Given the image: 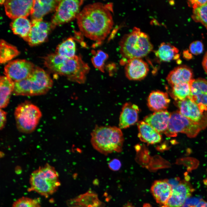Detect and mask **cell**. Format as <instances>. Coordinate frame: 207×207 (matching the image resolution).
Here are the masks:
<instances>
[{"label": "cell", "instance_id": "cell-37", "mask_svg": "<svg viewBox=\"0 0 207 207\" xmlns=\"http://www.w3.org/2000/svg\"><path fill=\"white\" fill-rule=\"evenodd\" d=\"M7 112L1 109H0V129L1 130L5 126L6 120Z\"/></svg>", "mask_w": 207, "mask_h": 207}, {"label": "cell", "instance_id": "cell-41", "mask_svg": "<svg viewBox=\"0 0 207 207\" xmlns=\"http://www.w3.org/2000/svg\"><path fill=\"white\" fill-rule=\"evenodd\" d=\"M143 207H152L149 204L145 203L143 206Z\"/></svg>", "mask_w": 207, "mask_h": 207}, {"label": "cell", "instance_id": "cell-24", "mask_svg": "<svg viewBox=\"0 0 207 207\" xmlns=\"http://www.w3.org/2000/svg\"><path fill=\"white\" fill-rule=\"evenodd\" d=\"M14 82L6 76H1L0 78V107L1 109L6 107L9 103L11 95L13 93Z\"/></svg>", "mask_w": 207, "mask_h": 207}, {"label": "cell", "instance_id": "cell-32", "mask_svg": "<svg viewBox=\"0 0 207 207\" xmlns=\"http://www.w3.org/2000/svg\"><path fill=\"white\" fill-rule=\"evenodd\" d=\"M191 91L192 94H207V80L201 78L194 79L191 85Z\"/></svg>", "mask_w": 207, "mask_h": 207}, {"label": "cell", "instance_id": "cell-42", "mask_svg": "<svg viewBox=\"0 0 207 207\" xmlns=\"http://www.w3.org/2000/svg\"><path fill=\"white\" fill-rule=\"evenodd\" d=\"M5 1V0H0V3L1 4H3V3H4Z\"/></svg>", "mask_w": 207, "mask_h": 207}, {"label": "cell", "instance_id": "cell-11", "mask_svg": "<svg viewBox=\"0 0 207 207\" xmlns=\"http://www.w3.org/2000/svg\"><path fill=\"white\" fill-rule=\"evenodd\" d=\"M34 0H7L4 7L6 14L10 18L26 17L30 14Z\"/></svg>", "mask_w": 207, "mask_h": 207}, {"label": "cell", "instance_id": "cell-10", "mask_svg": "<svg viewBox=\"0 0 207 207\" xmlns=\"http://www.w3.org/2000/svg\"><path fill=\"white\" fill-rule=\"evenodd\" d=\"M35 67L32 63L26 60H16L10 61L5 66L4 74L15 83L27 77Z\"/></svg>", "mask_w": 207, "mask_h": 207}, {"label": "cell", "instance_id": "cell-6", "mask_svg": "<svg viewBox=\"0 0 207 207\" xmlns=\"http://www.w3.org/2000/svg\"><path fill=\"white\" fill-rule=\"evenodd\" d=\"M16 127L21 132L29 133L36 129L42 116L39 109L28 102L19 104L14 113Z\"/></svg>", "mask_w": 207, "mask_h": 207}, {"label": "cell", "instance_id": "cell-13", "mask_svg": "<svg viewBox=\"0 0 207 207\" xmlns=\"http://www.w3.org/2000/svg\"><path fill=\"white\" fill-rule=\"evenodd\" d=\"M180 113L196 122L207 124V114L204 115L197 104L189 97L177 102Z\"/></svg>", "mask_w": 207, "mask_h": 207}, {"label": "cell", "instance_id": "cell-35", "mask_svg": "<svg viewBox=\"0 0 207 207\" xmlns=\"http://www.w3.org/2000/svg\"><path fill=\"white\" fill-rule=\"evenodd\" d=\"M121 164L120 161L117 159L112 160L109 162L108 166L109 168L113 171L118 170L121 166Z\"/></svg>", "mask_w": 207, "mask_h": 207}, {"label": "cell", "instance_id": "cell-36", "mask_svg": "<svg viewBox=\"0 0 207 207\" xmlns=\"http://www.w3.org/2000/svg\"><path fill=\"white\" fill-rule=\"evenodd\" d=\"M206 2L207 0H191L188 1V4L189 6L192 7L193 9Z\"/></svg>", "mask_w": 207, "mask_h": 207}, {"label": "cell", "instance_id": "cell-9", "mask_svg": "<svg viewBox=\"0 0 207 207\" xmlns=\"http://www.w3.org/2000/svg\"><path fill=\"white\" fill-rule=\"evenodd\" d=\"M83 3V0H60L51 22L55 27L76 18Z\"/></svg>", "mask_w": 207, "mask_h": 207}, {"label": "cell", "instance_id": "cell-23", "mask_svg": "<svg viewBox=\"0 0 207 207\" xmlns=\"http://www.w3.org/2000/svg\"><path fill=\"white\" fill-rule=\"evenodd\" d=\"M10 26L14 34L26 41L31 30L32 23L26 17H20L14 19Z\"/></svg>", "mask_w": 207, "mask_h": 207}, {"label": "cell", "instance_id": "cell-29", "mask_svg": "<svg viewBox=\"0 0 207 207\" xmlns=\"http://www.w3.org/2000/svg\"><path fill=\"white\" fill-rule=\"evenodd\" d=\"M191 17L194 21L201 23L207 29V2L193 9Z\"/></svg>", "mask_w": 207, "mask_h": 207}, {"label": "cell", "instance_id": "cell-3", "mask_svg": "<svg viewBox=\"0 0 207 207\" xmlns=\"http://www.w3.org/2000/svg\"><path fill=\"white\" fill-rule=\"evenodd\" d=\"M119 46L120 54L127 60L145 57L153 48L148 35L137 27L134 28L131 32L122 37Z\"/></svg>", "mask_w": 207, "mask_h": 207}, {"label": "cell", "instance_id": "cell-4", "mask_svg": "<svg viewBox=\"0 0 207 207\" xmlns=\"http://www.w3.org/2000/svg\"><path fill=\"white\" fill-rule=\"evenodd\" d=\"M53 81L43 69L36 67L27 77L14 83L13 92L15 95L35 96L46 93L51 88Z\"/></svg>", "mask_w": 207, "mask_h": 207}, {"label": "cell", "instance_id": "cell-14", "mask_svg": "<svg viewBox=\"0 0 207 207\" xmlns=\"http://www.w3.org/2000/svg\"><path fill=\"white\" fill-rule=\"evenodd\" d=\"M126 76L131 80H140L147 75L149 68L147 64L140 58L128 60L125 63Z\"/></svg>", "mask_w": 207, "mask_h": 207}, {"label": "cell", "instance_id": "cell-22", "mask_svg": "<svg viewBox=\"0 0 207 207\" xmlns=\"http://www.w3.org/2000/svg\"><path fill=\"white\" fill-rule=\"evenodd\" d=\"M139 131L138 137L140 140L149 144L160 142L162 139L160 133L144 121L137 123Z\"/></svg>", "mask_w": 207, "mask_h": 207}, {"label": "cell", "instance_id": "cell-8", "mask_svg": "<svg viewBox=\"0 0 207 207\" xmlns=\"http://www.w3.org/2000/svg\"><path fill=\"white\" fill-rule=\"evenodd\" d=\"M88 65L80 55L68 58H66L60 66L57 74L66 76L70 80L76 83L85 82L89 71Z\"/></svg>", "mask_w": 207, "mask_h": 207}, {"label": "cell", "instance_id": "cell-1", "mask_svg": "<svg viewBox=\"0 0 207 207\" xmlns=\"http://www.w3.org/2000/svg\"><path fill=\"white\" fill-rule=\"evenodd\" d=\"M112 11L111 3L96 2L86 5L76 18L79 30L86 37L101 42L108 36L112 28Z\"/></svg>", "mask_w": 207, "mask_h": 207}, {"label": "cell", "instance_id": "cell-19", "mask_svg": "<svg viewBox=\"0 0 207 207\" xmlns=\"http://www.w3.org/2000/svg\"><path fill=\"white\" fill-rule=\"evenodd\" d=\"M170 115L166 110L155 112L146 116L144 121L160 133H164L167 129Z\"/></svg>", "mask_w": 207, "mask_h": 207}, {"label": "cell", "instance_id": "cell-28", "mask_svg": "<svg viewBox=\"0 0 207 207\" xmlns=\"http://www.w3.org/2000/svg\"><path fill=\"white\" fill-rule=\"evenodd\" d=\"M20 53L16 48L7 43L4 40L0 41V62L5 63L18 55Z\"/></svg>", "mask_w": 207, "mask_h": 207}, {"label": "cell", "instance_id": "cell-31", "mask_svg": "<svg viewBox=\"0 0 207 207\" xmlns=\"http://www.w3.org/2000/svg\"><path fill=\"white\" fill-rule=\"evenodd\" d=\"M189 97L197 104L201 112L207 110V94L191 93Z\"/></svg>", "mask_w": 207, "mask_h": 207}, {"label": "cell", "instance_id": "cell-20", "mask_svg": "<svg viewBox=\"0 0 207 207\" xmlns=\"http://www.w3.org/2000/svg\"><path fill=\"white\" fill-rule=\"evenodd\" d=\"M168 94L159 90L152 91L147 99V105L150 109L155 112L166 110L170 102Z\"/></svg>", "mask_w": 207, "mask_h": 207}, {"label": "cell", "instance_id": "cell-2", "mask_svg": "<svg viewBox=\"0 0 207 207\" xmlns=\"http://www.w3.org/2000/svg\"><path fill=\"white\" fill-rule=\"evenodd\" d=\"M124 141L121 129L116 126L96 125L91 133L92 147L105 155L113 152H121Z\"/></svg>", "mask_w": 207, "mask_h": 207}, {"label": "cell", "instance_id": "cell-26", "mask_svg": "<svg viewBox=\"0 0 207 207\" xmlns=\"http://www.w3.org/2000/svg\"><path fill=\"white\" fill-rule=\"evenodd\" d=\"M76 43L74 39L69 37L57 46L55 53L63 57L70 58L76 55Z\"/></svg>", "mask_w": 207, "mask_h": 207}, {"label": "cell", "instance_id": "cell-39", "mask_svg": "<svg viewBox=\"0 0 207 207\" xmlns=\"http://www.w3.org/2000/svg\"><path fill=\"white\" fill-rule=\"evenodd\" d=\"M195 207H207V202L201 201L195 206Z\"/></svg>", "mask_w": 207, "mask_h": 207}, {"label": "cell", "instance_id": "cell-18", "mask_svg": "<svg viewBox=\"0 0 207 207\" xmlns=\"http://www.w3.org/2000/svg\"><path fill=\"white\" fill-rule=\"evenodd\" d=\"M139 111L137 105L130 102L125 103L120 114L119 127L125 129L135 124L138 120Z\"/></svg>", "mask_w": 207, "mask_h": 207}, {"label": "cell", "instance_id": "cell-21", "mask_svg": "<svg viewBox=\"0 0 207 207\" xmlns=\"http://www.w3.org/2000/svg\"><path fill=\"white\" fill-rule=\"evenodd\" d=\"M193 72L189 67L185 66L175 68L168 74L166 80L172 87L180 83H189L193 79Z\"/></svg>", "mask_w": 207, "mask_h": 207}, {"label": "cell", "instance_id": "cell-38", "mask_svg": "<svg viewBox=\"0 0 207 207\" xmlns=\"http://www.w3.org/2000/svg\"><path fill=\"white\" fill-rule=\"evenodd\" d=\"M202 64L204 69L207 74V52L204 55L202 61Z\"/></svg>", "mask_w": 207, "mask_h": 207}, {"label": "cell", "instance_id": "cell-15", "mask_svg": "<svg viewBox=\"0 0 207 207\" xmlns=\"http://www.w3.org/2000/svg\"><path fill=\"white\" fill-rule=\"evenodd\" d=\"M192 189L186 182H180L173 187L172 193L166 204L161 207H181L191 195Z\"/></svg>", "mask_w": 207, "mask_h": 207}, {"label": "cell", "instance_id": "cell-16", "mask_svg": "<svg viewBox=\"0 0 207 207\" xmlns=\"http://www.w3.org/2000/svg\"><path fill=\"white\" fill-rule=\"evenodd\" d=\"M173 187L167 179L156 180L152 184L151 192L161 207L166 204L172 193Z\"/></svg>", "mask_w": 207, "mask_h": 207}, {"label": "cell", "instance_id": "cell-12", "mask_svg": "<svg viewBox=\"0 0 207 207\" xmlns=\"http://www.w3.org/2000/svg\"><path fill=\"white\" fill-rule=\"evenodd\" d=\"M31 22V28L26 41L30 46L37 45L43 42L51 29L55 27L51 22L43 20Z\"/></svg>", "mask_w": 207, "mask_h": 207}, {"label": "cell", "instance_id": "cell-7", "mask_svg": "<svg viewBox=\"0 0 207 207\" xmlns=\"http://www.w3.org/2000/svg\"><path fill=\"white\" fill-rule=\"evenodd\" d=\"M204 129L202 124L194 122L182 115L179 111L170 113L167 129L164 133L168 137H175L179 133L189 137H195Z\"/></svg>", "mask_w": 207, "mask_h": 207}, {"label": "cell", "instance_id": "cell-27", "mask_svg": "<svg viewBox=\"0 0 207 207\" xmlns=\"http://www.w3.org/2000/svg\"><path fill=\"white\" fill-rule=\"evenodd\" d=\"M194 79L189 83H185L175 85L172 87L171 95L176 101H181L189 97L191 94V85Z\"/></svg>", "mask_w": 207, "mask_h": 207}, {"label": "cell", "instance_id": "cell-17", "mask_svg": "<svg viewBox=\"0 0 207 207\" xmlns=\"http://www.w3.org/2000/svg\"><path fill=\"white\" fill-rule=\"evenodd\" d=\"M60 0H34L31 13V22L43 20L46 14L55 10Z\"/></svg>", "mask_w": 207, "mask_h": 207}, {"label": "cell", "instance_id": "cell-33", "mask_svg": "<svg viewBox=\"0 0 207 207\" xmlns=\"http://www.w3.org/2000/svg\"><path fill=\"white\" fill-rule=\"evenodd\" d=\"M12 207H41L37 200L23 197L14 202Z\"/></svg>", "mask_w": 207, "mask_h": 207}, {"label": "cell", "instance_id": "cell-25", "mask_svg": "<svg viewBox=\"0 0 207 207\" xmlns=\"http://www.w3.org/2000/svg\"><path fill=\"white\" fill-rule=\"evenodd\" d=\"M177 48L170 44L162 43L156 51V56L161 61L169 62L172 60L177 59L179 57Z\"/></svg>", "mask_w": 207, "mask_h": 207}, {"label": "cell", "instance_id": "cell-30", "mask_svg": "<svg viewBox=\"0 0 207 207\" xmlns=\"http://www.w3.org/2000/svg\"><path fill=\"white\" fill-rule=\"evenodd\" d=\"M108 57L107 53L101 50H98L92 58L91 62L95 68L103 72L105 62Z\"/></svg>", "mask_w": 207, "mask_h": 207}, {"label": "cell", "instance_id": "cell-5", "mask_svg": "<svg viewBox=\"0 0 207 207\" xmlns=\"http://www.w3.org/2000/svg\"><path fill=\"white\" fill-rule=\"evenodd\" d=\"M28 191H35L46 198L55 192L60 185L58 172L47 163L32 173Z\"/></svg>", "mask_w": 207, "mask_h": 207}, {"label": "cell", "instance_id": "cell-34", "mask_svg": "<svg viewBox=\"0 0 207 207\" xmlns=\"http://www.w3.org/2000/svg\"><path fill=\"white\" fill-rule=\"evenodd\" d=\"M203 48L202 43L198 41L193 42L189 46V49L191 53L194 55H198L202 53Z\"/></svg>", "mask_w": 207, "mask_h": 207}, {"label": "cell", "instance_id": "cell-40", "mask_svg": "<svg viewBox=\"0 0 207 207\" xmlns=\"http://www.w3.org/2000/svg\"><path fill=\"white\" fill-rule=\"evenodd\" d=\"M183 55L187 59H191V54L188 53V51H184L183 53Z\"/></svg>", "mask_w": 207, "mask_h": 207}]
</instances>
